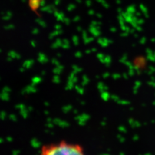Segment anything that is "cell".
Masks as SVG:
<instances>
[{
    "mask_svg": "<svg viewBox=\"0 0 155 155\" xmlns=\"http://www.w3.org/2000/svg\"><path fill=\"white\" fill-rule=\"evenodd\" d=\"M39 155H87L84 147L67 140L51 142L42 145Z\"/></svg>",
    "mask_w": 155,
    "mask_h": 155,
    "instance_id": "1",
    "label": "cell"
}]
</instances>
